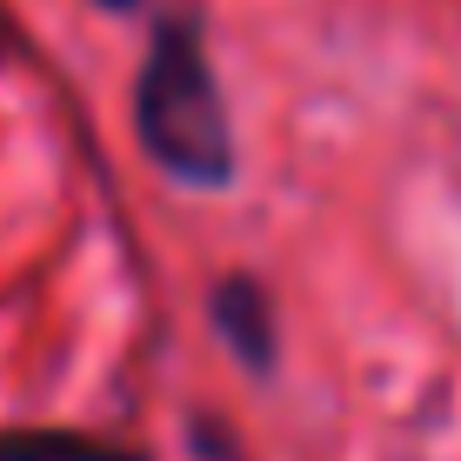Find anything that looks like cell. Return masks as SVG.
Masks as SVG:
<instances>
[{
	"instance_id": "2",
	"label": "cell",
	"mask_w": 461,
	"mask_h": 461,
	"mask_svg": "<svg viewBox=\"0 0 461 461\" xmlns=\"http://www.w3.org/2000/svg\"><path fill=\"white\" fill-rule=\"evenodd\" d=\"M214 314H221V328H228V341L241 348L248 368H267V361H275V328H267V301H261L254 281H221Z\"/></svg>"
},
{
	"instance_id": "1",
	"label": "cell",
	"mask_w": 461,
	"mask_h": 461,
	"mask_svg": "<svg viewBox=\"0 0 461 461\" xmlns=\"http://www.w3.org/2000/svg\"><path fill=\"white\" fill-rule=\"evenodd\" d=\"M140 140L167 174L181 181H228L234 140H228V107L214 94L208 54L187 27H161L154 60L140 74Z\"/></svg>"
},
{
	"instance_id": "3",
	"label": "cell",
	"mask_w": 461,
	"mask_h": 461,
	"mask_svg": "<svg viewBox=\"0 0 461 461\" xmlns=\"http://www.w3.org/2000/svg\"><path fill=\"white\" fill-rule=\"evenodd\" d=\"M0 461H127L87 435H47V428H0Z\"/></svg>"
}]
</instances>
